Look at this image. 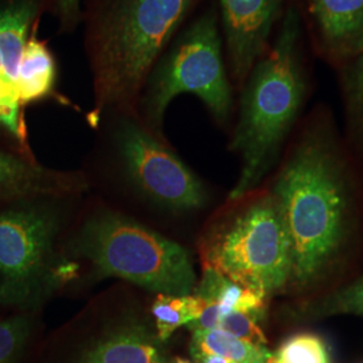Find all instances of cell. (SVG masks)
Segmentation results:
<instances>
[{"instance_id":"obj_1","label":"cell","mask_w":363,"mask_h":363,"mask_svg":"<svg viewBox=\"0 0 363 363\" xmlns=\"http://www.w3.org/2000/svg\"><path fill=\"white\" fill-rule=\"evenodd\" d=\"M291 247L298 291L318 286L340 265L355 233V201L345 162L323 130L306 132L273 184Z\"/></svg>"},{"instance_id":"obj_2","label":"cell","mask_w":363,"mask_h":363,"mask_svg":"<svg viewBox=\"0 0 363 363\" xmlns=\"http://www.w3.org/2000/svg\"><path fill=\"white\" fill-rule=\"evenodd\" d=\"M195 0H84V46L94 106L88 118L139 101L150 70L181 31Z\"/></svg>"},{"instance_id":"obj_3","label":"cell","mask_w":363,"mask_h":363,"mask_svg":"<svg viewBox=\"0 0 363 363\" xmlns=\"http://www.w3.org/2000/svg\"><path fill=\"white\" fill-rule=\"evenodd\" d=\"M298 40V13L289 10L272 49L259 58L245 79L230 145L241 157L240 177L229 194L233 202L259 187L296 120L306 89Z\"/></svg>"},{"instance_id":"obj_4","label":"cell","mask_w":363,"mask_h":363,"mask_svg":"<svg viewBox=\"0 0 363 363\" xmlns=\"http://www.w3.org/2000/svg\"><path fill=\"white\" fill-rule=\"evenodd\" d=\"M97 277H120L157 294L187 296L195 289L193 261L179 244L112 213L86 220L74 245Z\"/></svg>"},{"instance_id":"obj_5","label":"cell","mask_w":363,"mask_h":363,"mask_svg":"<svg viewBox=\"0 0 363 363\" xmlns=\"http://www.w3.org/2000/svg\"><path fill=\"white\" fill-rule=\"evenodd\" d=\"M203 265L262 298L289 284L291 247L271 193L255 196L220 220L202 244Z\"/></svg>"},{"instance_id":"obj_6","label":"cell","mask_w":363,"mask_h":363,"mask_svg":"<svg viewBox=\"0 0 363 363\" xmlns=\"http://www.w3.org/2000/svg\"><path fill=\"white\" fill-rule=\"evenodd\" d=\"M183 93L201 99L220 121L230 115L233 94L214 6L182 27L150 70L139 99L150 128L159 132L171 101Z\"/></svg>"},{"instance_id":"obj_7","label":"cell","mask_w":363,"mask_h":363,"mask_svg":"<svg viewBox=\"0 0 363 363\" xmlns=\"http://www.w3.org/2000/svg\"><path fill=\"white\" fill-rule=\"evenodd\" d=\"M112 140L130 182L154 202L171 211L203 208L206 191L183 160L157 138V132L130 115L116 111Z\"/></svg>"},{"instance_id":"obj_8","label":"cell","mask_w":363,"mask_h":363,"mask_svg":"<svg viewBox=\"0 0 363 363\" xmlns=\"http://www.w3.org/2000/svg\"><path fill=\"white\" fill-rule=\"evenodd\" d=\"M58 218L49 210L0 213V301L19 304L35 296L50 277Z\"/></svg>"},{"instance_id":"obj_9","label":"cell","mask_w":363,"mask_h":363,"mask_svg":"<svg viewBox=\"0 0 363 363\" xmlns=\"http://www.w3.org/2000/svg\"><path fill=\"white\" fill-rule=\"evenodd\" d=\"M281 0H220L223 34L233 77L245 82L265 54Z\"/></svg>"},{"instance_id":"obj_10","label":"cell","mask_w":363,"mask_h":363,"mask_svg":"<svg viewBox=\"0 0 363 363\" xmlns=\"http://www.w3.org/2000/svg\"><path fill=\"white\" fill-rule=\"evenodd\" d=\"M325 43L342 57L363 52V0H308Z\"/></svg>"},{"instance_id":"obj_11","label":"cell","mask_w":363,"mask_h":363,"mask_svg":"<svg viewBox=\"0 0 363 363\" xmlns=\"http://www.w3.org/2000/svg\"><path fill=\"white\" fill-rule=\"evenodd\" d=\"M156 339L147 327L123 325L97 342L79 363H157Z\"/></svg>"},{"instance_id":"obj_12","label":"cell","mask_w":363,"mask_h":363,"mask_svg":"<svg viewBox=\"0 0 363 363\" xmlns=\"http://www.w3.org/2000/svg\"><path fill=\"white\" fill-rule=\"evenodd\" d=\"M57 76V62L48 43L33 33L19 66L18 96L22 106L54 96Z\"/></svg>"},{"instance_id":"obj_13","label":"cell","mask_w":363,"mask_h":363,"mask_svg":"<svg viewBox=\"0 0 363 363\" xmlns=\"http://www.w3.org/2000/svg\"><path fill=\"white\" fill-rule=\"evenodd\" d=\"M77 182L70 175L30 166L0 152V196L27 193H54L72 189Z\"/></svg>"},{"instance_id":"obj_14","label":"cell","mask_w":363,"mask_h":363,"mask_svg":"<svg viewBox=\"0 0 363 363\" xmlns=\"http://www.w3.org/2000/svg\"><path fill=\"white\" fill-rule=\"evenodd\" d=\"M286 316L296 320H319L337 315L363 318V276L318 298L304 300L286 308Z\"/></svg>"},{"instance_id":"obj_15","label":"cell","mask_w":363,"mask_h":363,"mask_svg":"<svg viewBox=\"0 0 363 363\" xmlns=\"http://www.w3.org/2000/svg\"><path fill=\"white\" fill-rule=\"evenodd\" d=\"M265 350V346L252 345L230 335L220 328L193 333V357L199 354H210L222 357L232 363H256Z\"/></svg>"},{"instance_id":"obj_16","label":"cell","mask_w":363,"mask_h":363,"mask_svg":"<svg viewBox=\"0 0 363 363\" xmlns=\"http://www.w3.org/2000/svg\"><path fill=\"white\" fill-rule=\"evenodd\" d=\"M205 306V300L195 295L175 296L159 294L151 312L155 318L159 340H167L175 330L195 320Z\"/></svg>"},{"instance_id":"obj_17","label":"cell","mask_w":363,"mask_h":363,"mask_svg":"<svg viewBox=\"0 0 363 363\" xmlns=\"http://www.w3.org/2000/svg\"><path fill=\"white\" fill-rule=\"evenodd\" d=\"M276 357L280 363H331L325 340L312 333H298L288 337Z\"/></svg>"},{"instance_id":"obj_18","label":"cell","mask_w":363,"mask_h":363,"mask_svg":"<svg viewBox=\"0 0 363 363\" xmlns=\"http://www.w3.org/2000/svg\"><path fill=\"white\" fill-rule=\"evenodd\" d=\"M31 323L26 316L0 322V363H16L25 349Z\"/></svg>"},{"instance_id":"obj_19","label":"cell","mask_w":363,"mask_h":363,"mask_svg":"<svg viewBox=\"0 0 363 363\" xmlns=\"http://www.w3.org/2000/svg\"><path fill=\"white\" fill-rule=\"evenodd\" d=\"M261 318L262 315L253 312H228L222 315L218 328L252 345L265 346L267 337L259 325Z\"/></svg>"},{"instance_id":"obj_20","label":"cell","mask_w":363,"mask_h":363,"mask_svg":"<svg viewBox=\"0 0 363 363\" xmlns=\"http://www.w3.org/2000/svg\"><path fill=\"white\" fill-rule=\"evenodd\" d=\"M347 96L352 120L363 136V52L349 74Z\"/></svg>"},{"instance_id":"obj_21","label":"cell","mask_w":363,"mask_h":363,"mask_svg":"<svg viewBox=\"0 0 363 363\" xmlns=\"http://www.w3.org/2000/svg\"><path fill=\"white\" fill-rule=\"evenodd\" d=\"M82 1L84 0H54L60 30L62 33L76 31L82 18Z\"/></svg>"},{"instance_id":"obj_22","label":"cell","mask_w":363,"mask_h":363,"mask_svg":"<svg viewBox=\"0 0 363 363\" xmlns=\"http://www.w3.org/2000/svg\"><path fill=\"white\" fill-rule=\"evenodd\" d=\"M220 318H222V312H220L218 303L206 301L205 300V306H203L202 311L199 313V316L195 320H193L191 323L186 325V327L189 330H191L193 333L214 330V328L220 327Z\"/></svg>"},{"instance_id":"obj_23","label":"cell","mask_w":363,"mask_h":363,"mask_svg":"<svg viewBox=\"0 0 363 363\" xmlns=\"http://www.w3.org/2000/svg\"><path fill=\"white\" fill-rule=\"evenodd\" d=\"M194 359L196 363H232L228 359L218 357V355H210V354H199L194 355Z\"/></svg>"},{"instance_id":"obj_24","label":"cell","mask_w":363,"mask_h":363,"mask_svg":"<svg viewBox=\"0 0 363 363\" xmlns=\"http://www.w3.org/2000/svg\"><path fill=\"white\" fill-rule=\"evenodd\" d=\"M256 363H280L279 362V359H277V357H276V354H272L271 351L265 350V352L259 357V359H257V362Z\"/></svg>"},{"instance_id":"obj_25","label":"cell","mask_w":363,"mask_h":363,"mask_svg":"<svg viewBox=\"0 0 363 363\" xmlns=\"http://www.w3.org/2000/svg\"><path fill=\"white\" fill-rule=\"evenodd\" d=\"M175 363H191L190 361H187V359H182V358H177L175 359Z\"/></svg>"}]
</instances>
